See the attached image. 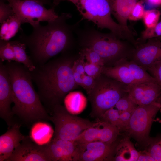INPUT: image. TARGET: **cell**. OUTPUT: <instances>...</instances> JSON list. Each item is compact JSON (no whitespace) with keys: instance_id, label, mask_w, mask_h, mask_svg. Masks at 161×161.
Here are the masks:
<instances>
[{"instance_id":"1","label":"cell","mask_w":161,"mask_h":161,"mask_svg":"<svg viewBox=\"0 0 161 161\" xmlns=\"http://www.w3.org/2000/svg\"><path fill=\"white\" fill-rule=\"evenodd\" d=\"M72 17L69 13H62L44 26L32 27L29 35L22 31L18 39L24 44L35 66L43 64L50 59L69 49L74 40V33L79 23L70 25L67 20Z\"/></svg>"},{"instance_id":"2","label":"cell","mask_w":161,"mask_h":161,"mask_svg":"<svg viewBox=\"0 0 161 161\" xmlns=\"http://www.w3.org/2000/svg\"><path fill=\"white\" fill-rule=\"evenodd\" d=\"M59 57L36 66L30 71L42 103L49 110L61 104L66 95L78 87L75 81L72 66L77 58L66 52Z\"/></svg>"},{"instance_id":"3","label":"cell","mask_w":161,"mask_h":161,"mask_svg":"<svg viewBox=\"0 0 161 161\" xmlns=\"http://www.w3.org/2000/svg\"><path fill=\"white\" fill-rule=\"evenodd\" d=\"M5 64L12 89L14 115L27 125L40 121H51V116L35 89L30 71L15 61H7Z\"/></svg>"},{"instance_id":"4","label":"cell","mask_w":161,"mask_h":161,"mask_svg":"<svg viewBox=\"0 0 161 161\" xmlns=\"http://www.w3.org/2000/svg\"><path fill=\"white\" fill-rule=\"evenodd\" d=\"M77 27L75 31L78 42L83 48L96 52L103 60L106 66H112L119 60L128 59L135 47L130 42L120 39L113 33H104L86 25L82 28Z\"/></svg>"},{"instance_id":"5","label":"cell","mask_w":161,"mask_h":161,"mask_svg":"<svg viewBox=\"0 0 161 161\" xmlns=\"http://www.w3.org/2000/svg\"><path fill=\"white\" fill-rule=\"evenodd\" d=\"M76 6L82 16L80 21L92 22L97 27L106 29L118 38L134 44L136 40L129 27L116 23L111 17L109 4L107 0H66Z\"/></svg>"},{"instance_id":"6","label":"cell","mask_w":161,"mask_h":161,"mask_svg":"<svg viewBox=\"0 0 161 161\" xmlns=\"http://www.w3.org/2000/svg\"><path fill=\"white\" fill-rule=\"evenodd\" d=\"M128 85L101 74L95 79L94 86L88 94L91 106L90 116L99 120L106 111L128 94Z\"/></svg>"},{"instance_id":"7","label":"cell","mask_w":161,"mask_h":161,"mask_svg":"<svg viewBox=\"0 0 161 161\" xmlns=\"http://www.w3.org/2000/svg\"><path fill=\"white\" fill-rule=\"evenodd\" d=\"M50 111L51 121L55 126L54 138L74 140L84 131L96 123L71 114L61 104L54 106Z\"/></svg>"},{"instance_id":"8","label":"cell","mask_w":161,"mask_h":161,"mask_svg":"<svg viewBox=\"0 0 161 161\" xmlns=\"http://www.w3.org/2000/svg\"><path fill=\"white\" fill-rule=\"evenodd\" d=\"M22 24L27 23L32 27L40 22H48L58 17L54 8L47 9L44 4L37 0H6Z\"/></svg>"},{"instance_id":"9","label":"cell","mask_w":161,"mask_h":161,"mask_svg":"<svg viewBox=\"0 0 161 161\" xmlns=\"http://www.w3.org/2000/svg\"><path fill=\"white\" fill-rule=\"evenodd\" d=\"M102 74L128 85L157 81L147 71L127 58L119 60L112 66H103Z\"/></svg>"},{"instance_id":"10","label":"cell","mask_w":161,"mask_h":161,"mask_svg":"<svg viewBox=\"0 0 161 161\" xmlns=\"http://www.w3.org/2000/svg\"><path fill=\"white\" fill-rule=\"evenodd\" d=\"M161 107V103L154 102L141 106L134 110L126 127L130 134L139 139L147 135L153 120Z\"/></svg>"},{"instance_id":"11","label":"cell","mask_w":161,"mask_h":161,"mask_svg":"<svg viewBox=\"0 0 161 161\" xmlns=\"http://www.w3.org/2000/svg\"><path fill=\"white\" fill-rule=\"evenodd\" d=\"M128 96L137 106L161 103V86L157 81L128 85Z\"/></svg>"},{"instance_id":"12","label":"cell","mask_w":161,"mask_h":161,"mask_svg":"<svg viewBox=\"0 0 161 161\" xmlns=\"http://www.w3.org/2000/svg\"><path fill=\"white\" fill-rule=\"evenodd\" d=\"M119 130L112 124L97 120L94 126L85 130L74 140L79 144L97 141L112 144L116 140Z\"/></svg>"},{"instance_id":"13","label":"cell","mask_w":161,"mask_h":161,"mask_svg":"<svg viewBox=\"0 0 161 161\" xmlns=\"http://www.w3.org/2000/svg\"><path fill=\"white\" fill-rule=\"evenodd\" d=\"M135 48L128 59L147 71L154 62L161 60V41L149 39Z\"/></svg>"},{"instance_id":"14","label":"cell","mask_w":161,"mask_h":161,"mask_svg":"<svg viewBox=\"0 0 161 161\" xmlns=\"http://www.w3.org/2000/svg\"><path fill=\"white\" fill-rule=\"evenodd\" d=\"M43 145L50 161H78L79 145L75 140L54 138Z\"/></svg>"},{"instance_id":"15","label":"cell","mask_w":161,"mask_h":161,"mask_svg":"<svg viewBox=\"0 0 161 161\" xmlns=\"http://www.w3.org/2000/svg\"><path fill=\"white\" fill-rule=\"evenodd\" d=\"M13 103L12 89L9 73L5 64L0 61V117L8 128L15 122L11 105Z\"/></svg>"},{"instance_id":"16","label":"cell","mask_w":161,"mask_h":161,"mask_svg":"<svg viewBox=\"0 0 161 161\" xmlns=\"http://www.w3.org/2000/svg\"><path fill=\"white\" fill-rule=\"evenodd\" d=\"M6 161H50L44 145L25 136Z\"/></svg>"},{"instance_id":"17","label":"cell","mask_w":161,"mask_h":161,"mask_svg":"<svg viewBox=\"0 0 161 161\" xmlns=\"http://www.w3.org/2000/svg\"><path fill=\"white\" fill-rule=\"evenodd\" d=\"M101 141L79 144L78 161H102L113 160L115 146Z\"/></svg>"},{"instance_id":"18","label":"cell","mask_w":161,"mask_h":161,"mask_svg":"<svg viewBox=\"0 0 161 161\" xmlns=\"http://www.w3.org/2000/svg\"><path fill=\"white\" fill-rule=\"evenodd\" d=\"M21 126L20 123L15 122L5 133L0 136V161H6L25 137L20 132Z\"/></svg>"},{"instance_id":"19","label":"cell","mask_w":161,"mask_h":161,"mask_svg":"<svg viewBox=\"0 0 161 161\" xmlns=\"http://www.w3.org/2000/svg\"><path fill=\"white\" fill-rule=\"evenodd\" d=\"M112 14L120 25L129 27L127 24L128 17L136 3L144 0H107Z\"/></svg>"},{"instance_id":"20","label":"cell","mask_w":161,"mask_h":161,"mask_svg":"<svg viewBox=\"0 0 161 161\" xmlns=\"http://www.w3.org/2000/svg\"><path fill=\"white\" fill-rule=\"evenodd\" d=\"M54 132L46 121H37L32 125L29 137L34 142L40 145H43L51 141Z\"/></svg>"},{"instance_id":"21","label":"cell","mask_w":161,"mask_h":161,"mask_svg":"<svg viewBox=\"0 0 161 161\" xmlns=\"http://www.w3.org/2000/svg\"><path fill=\"white\" fill-rule=\"evenodd\" d=\"M65 107L71 114L76 115L80 114L85 109L87 99L80 91H71L65 97L64 101Z\"/></svg>"},{"instance_id":"22","label":"cell","mask_w":161,"mask_h":161,"mask_svg":"<svg viewBox=\"0 0 161 161\" xmlns=\"http://www.w3.org/2000/svg\"><path fill=\"white\" fill-rule=\"evenodd\" d=\"M139 155V153L131 143L126 140L116 146L113 160L117 161H137Z\"/></svg>"},{"instance_id":"23","label":"cell","mask_w":161,"mask_h":161,"mask_svg":"<svg viewBox=\"0 0 161 161\" xmlns=\"http://www.w3.org/2000/svg\"><path fill=\"white\" fill-rule=\"evenodd\" d=\"M10 42L14 51L16 61L22 64L30 71L33 70L36 66L26 53L25 44L18 39Z\"/></svg>"},{"instance_id":"24","label":"cell","mask_w":161,"mask_h":161,"mask_svg":"<svg viewBox=\"0 0 161 161\" xmlns=\"http://www.w3.org/2000/svg\"><path fill=\"white\" fill-rule=\"evenodd\" d=\"M152 38H156L161 41V20L154 27L146 28L142 32L140 37L137 41L139 44Z\"/></svg>"},{"instance_id":"25","label":"cell","mask_w":161,"mask_h":161,"mask_svg":"<svg viewBox=\"0 0 161 161\" xmlns=\"http://www.w3.org/2000/svg\"><path fill=\"white\" fill-rule=\"evenodd\" d=\"M0 61H15L16 60L13 49L9 41L0 39Z\"/></svg>"},{"instance_id":"26","label":"cell","mask_w":161,"mask_h":161,"mask_svg":"<svg viewBox=\"0 0 161 161\" xmlns=\"http://www.w3.org/2000/svg\"><path fill=\"white\" fill-rule=\"evenodd\" d=\"M160 13L156 9H152L145 10L143 18L146 28L154 27L159 22Z\"/></svg>"},{"instance_id":"27","label":"cell","mask_w":161,"mask_h":161,"mask_svg":"<svg viewBox=\"0 0 161 161\" xmlns=\"http://www.w3.org/2000/svg\"><path fill=\"white\" fill-rule=\"evenodd\" d=\"M79 54L86 61L100 66H104V62L99 55L93 50L88 48H81Z\"/></svg>"},{"instance_id":"28","label":"cell","mask_w":161,"mask_h":161,"mask_svg":"<svg viewBox=\"0 0 161 161\" xmlns=\"http://www.w3.org/2000/svg\"><path fill=\"white\" fill-rule=\"evenodd\" d=\"M8 20L9 21L8 31L7 35L2 39L6 41H9L16 35L19 30H20L22 24L20 20L15 14Z\"/></svg>"},{"instance_id":"29","label":"cell","mask_w":161,"mask_h":161,"mask_svg":"<svg viewBox=\"0 0 161 161\" xmlns=\"http://www.w3.org/2000/svg\"><path fill=\"white\" fill-rule=\"evenodd\" d=\"M114 107L106 111L101 118L97 120L107 122L118 128L121 113L117 109H114Z\"/></svg>"},{"instance_id":"30","label":"cell","mask_w":161,"mask_h":161,"mask_svg":"<svg viewBox=\"0 0 161 161\" xmlns=\"http://www.w3.org/2000/svg\"><path fill=\"white\" fill-rule=\"evenodd\" d=\"M137 106L129 97L127 94L121 97L114 106L121 113L124 111L134 110Z\"/></svg>"},{"instance_id":"31","label":"cell","mask_w":161,"mask_h":161,"mask_svg":"<svg viewBox=\"0 0 161 161\" xmlns=\"http://www.w3.org/2000/svg\"><path fill=\"white\" fill-rule=\"evenodd\" d=\"M144 2L140 1L136 3L130 13L128 20L137 21L143 18L145 11L143 5Z\"/></svg>"},{"instance_id":"32","label":"cell","mask_w":161,"mask_h":161,"mask_svg":"<svg viewBox=\"0 0 161 161\" xmlns=\"http://www.w3.org/2000/svg\"><path fill=\"white\" fill-rule=\"evenodd\" d=\"M103 66L87 61H85L84 62V69L85 73L95 79L102 74Z\"/></svg>"},{"instance_id":"33","label":"cell","mask_w":161,"mask_h":161,"mask_svg":"<svg viewBox=\"0 0 161 161\" xmlns=\"http://www.w3.org/2000/svg\"><path fill=\"white\" fill-rule=\"evenodd\" d=\"M15 14L10 4L0 1V23L6 21Z\"/></svg>"},{"instance_id":"34","label":"cell","mask_w":161,"mask_h":161,"mask_svg":"<svg viewBox=\"0 0 161 161\" xmlns=\"http://www.w3.org/2000/svg\"><path fill=\"white\" fill-rule=\"evenodd\" d=\"M161 86V60L153 63L147 70Z\"/></svg>"},{"instance_id":"35","label":"cell","mask_w":161,"mask_h":161,"mask_svg":"<svg viewBox=\"0 0 161 161\" xmlns=\"http://www.w3.org/2000/svg\"><path fill=\"white\" fill-rule=\"evenodd\" d=\"M148 152L154 161H161V140L154 143Z\"/></svg>"},{"instance_id":"36","label":"cell","mask_w":161,"mask_h":161,"mask_svg":"<svg viewBox=\"0 0 161 161\" xmlns=\"http://www.w3.org/2000/svg\"><path fill=\"white\" fill-rule=\"evenodd\" d=\"M85 60L83 57L79 54V57L74 61L72 66L73 72H77L82 75L86 74L84 69Z\"/></svg>"},{"instance_id":"37","label":"cell","mask_w":161,"mask_h":161,"mask_svg":"<svg viewBox=\"0 0 161 161\" xmlns=\"http://www.w3.org/2000/svg\"><path fill=\"white\" fill-rule=\"evenodd\" d=\"M95 83V79L93 78L86 74L83 75L81 87L84 89L87 95L93 88Z\"/></svg>"},{"instance_id":"38","label":"cell","mask_w":161,"mask_h":161,"mask_svg":"<svg viewBox=\"0 0 161 161\" xmlns=\"http://www.w3.org/2000/svg\"><path fill=\"white\" fill-rule=\"evenodd\" d=\"M134 110L124 111L120 114L119 124L118 127L119 129L123 127H126Z\"/></svg>"},{"instance_id":"39","label":"cell","mask_w":161,"mask_h":161,"mask_svg":"<svg viewBox=\"0 0 161 161\" xmlns=\"http://www.w3.org/2000/svg\"><path fill=\"white\" fill-rule=\"evenodd\" d=\"M9 21L7 19L1 25L0 38L2 39L7 34L9 30Z\"/></svg>"},{"instance_id":"40","label":"cell","mask_w":161,"mask_h":161,"mask_svg":"<svg viewBox=\"0 0 161 161\" xmlns=\"http://www.w3.org/2000/svg\"><path fill=\"white\" fill-rule=\"evenodd\" d=\"M137 161H154V159L150 155L149 152H143L139 153V155Z\"/></svg>"},{"instance_id":"41","label":"cell","mask_w":161,"mask_h":161,"mask_svg":"<svg viewBox=\"0 0 161 161\" xmlns=\"http://www.w3.org/2000/svg\"><path fill=\"white\" fill-rule=\"evenodd\" d=\"M73 74L74 80L78 86H81L82 83V76L83 75H81L75 72H73Z\"/></svg>"},{"instance_id":"42","label":"cell","mask_w":161,"mask_h":161,"mask_svg":"<svg viewBox=\"0 0 161 161\" xmlns=\"http://www.w3.org/2000/svg\"><path fill=\"white\" fill-rule=\"evenodd\" d=\"M144 2L152 7H161V0H144Z\"/></svg>"},{"instance_id":"43","label":"cell","mask_w":161,"mask_h":161,"mask_svg":"<svg viewBox=\"0 0 161 161\" xmlns=\"http://www.w3.org/2000/svg\"><path fill=\"white\" fill-rule=\"evenodd\" d=\"M38 0L44 4H48L50 6H51L52 7H53V5L51 3L50 0Z\"/></svg>"},{"instance_id":"44","label":"cell","mask_w":161,"mask_h":161,"mask_svg":"<svg viewBox=\"0 0 161 161\" xmlns=\"http://www.w3.org/2000/svg\"><path fill=\"white\" fill-rule=\"evenodd\" d=\"M63 0H53V7L58 5Z\"/></svg>"},{"instance_id":"45","label":"cell","mask_w":161,"mask_h":161,"mask_svg":"<svg viewBox=\"0 0 161 161\" xmlns=\"http://www.w3.org/2000/svg\"><path fill=\"white\" fill-rule=\"evenodd\" d=\"M7 1L6 0H0V1H2L5 2V1Z\"/></svg>"}]
</instances>
